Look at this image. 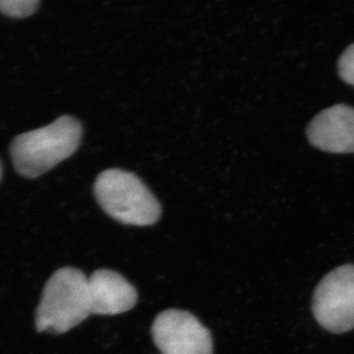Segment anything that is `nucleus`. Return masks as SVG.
<instances>
[{"instance_id": "1", "label": "nucleus", "mask_w": 354, "mask_h": 354, "mask_svg": "<svg viewBox=\"0 0 354 354\" xmlns=\"http://www.w3.org/2000/svg\"><path fill=\"white\" fill-rule=\"evenodd\" d=\"M82 134L81 123L64 115L48 127L18 135L10 145L14 169L28 179L43 176L75 153Z\"/></svg>"}, {"instance_id": "2", "label": "nucleus", "mask_w": 354, "mask_h": 354, "mask_svg": "<svg viewBox=\"0 0 354 354\" xmlns=\"http://www.w3.org/2000/svg\"><path fill=\"white\" fill-rule=\"evenodd\" d=\"M91 314L87 276L76 268H62L44 286L36 312V329L39 333L64 334Z\"/></svg>"}, {"instance_id": "3", "label": "nucleus", "mask_w": 354, "mask_h": 354, "mask_svg": "<svg viewBox=\"0 0 354 354\" xmlns=\"http://www.w3.org/2000/svg\"><path fill=\"white\" fill-rule=\"evenodd\" d=\"M94 192L102 209L124 225H152L162 214L153 193L131 172L116 169L102 172L95 180Z\"/></svg>"}, {"instance_id": "4", "label": "nucleus", "mask_w": 354, "mask_h": 354, "mask_svg": "<svg viewBox=\"0 0 354 354\" xmlns=\"http://www.w3.org/2000/svg\"><path fill=\"white\" fill-rule=\"evenodd\" d=\"M313 313L318 323L335 334L354 329V266L328 274L317 286Z\"/></svg>"}, {"instance_id": "5", "label": "nucleus", "mask_w": 354, "mask_h": 354, "mask_svg": "<svg viewBox=\"0 0 354 354\" xmlns=\"http://www.w3.org/2000/svg\"><path fill=\"white\" fill-rule=\"evenodd\" d=\"M153 342L162 354H213L211 333L187 311L169 309L156 317Z\"/></svg>"}, {"instance_id": "6", "label": "nucleus", "mask_w": 354, "mask_h": 354, "mask_svg": "<svg viewBox=\"0 0 354 354\" xmlns=\"http://www.w3.org/2000/svg\"><path fill=\"white\" fill-rule=\"evenodd\" d=\"M307 136L325 152L354 153V109L337 104L325 109L310 122Z\"/></svg>"}, {"instance_id": "7", "label": "nucleus", "mask_w": 354, "mask_h": 354, "mask_svg": "<svg viewBox=\"0 0 354 354\" xmlns=\"http://www.w3.org/2000/svg\"><path fill=\"white\" fill-rule=\"evenodd\" d=\"M88 279L91 313L118 315L136 305L138 300L136 288L118 272L97 270Z\"/></svg>"}, {"instance_id": "8", "label": "nucleus", "mask_w": 354, "mask_h": 354, "mask_svg": "<svg viewBox=\"0 0 354 354\" xmlns=\"http://www.w3.org/2000/svg\"><path fill=\"white\" fill-rule=\"evenodd\" d=\"M39 6L38 0H0V12L11 18L29 17Z\"/></svg>"}, {"instance_id": "9", "label": "nucleus", "mask_w": 354, "mask_h": 354, "mask_svg": "<svg viewBox=\"0 0 354 354\" xmlns=\"http://www.w3.org/2000/svg\"><path fill=\"white\" fill-rule=\"evenodd\" d=\"M339 73L344 82L354 86V44L349 46L339 58Z\"/></svg>"}, {"instance_id": "10", "label": "nucleus", "mask_w": 354, "mask_h": 354, "mask_svg": "<svg viewBox=\"0 0 354 354\" xmlns=\"http://www.w3.org/2000/svg\"><path fill=\"white\" fill-rule=\"evenodd\" d=\"M0 178H1V165H0Z\"/></svg>"}]
</instances>
